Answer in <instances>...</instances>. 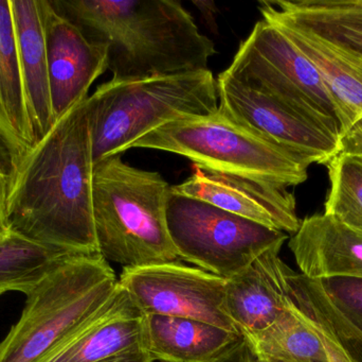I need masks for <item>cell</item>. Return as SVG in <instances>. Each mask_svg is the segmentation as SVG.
<instances>
[{"instance_id":"cell-9","label":"cell","mask_w":362,"mask_h":362,"mask_svg":"<svg viewBox=\"0 0 362 362\" xmlns=\"http://www.w3.org/2000/svg\"><path fill=\"white\" fill-rule=\"evenodd\" d=\"M227 282L180 261L127 268L118 278L144 316L193 319L240 335L226 312Z\"/></svg>"},{"instance_id":"cell-3","label":"cell","mask_w":362,"mask_h":362,"mask_svg":"<svg viewBox=\"0 0 362 362\" xmlns=\"http://www.w3.org/2000/svg\"><path fill=\"white\" fill-rule=\"evenodd\" d=\"M171 186L160 174L112 155L93 164V208L100 255L123 269L180 261L170 237Z\"/></svg>"},{"instance_id":"cell-22","label":"cell","mask_w":362,"mask_h":362,"mask_svg":"<svg viewBox=\"0 0 362 362\" xmlns=\"http://www.w3.org/2000/svg\"><path fill=\"white\" fill-rule=\"evenodd\" d=\"M259 359L283 362H327L320 338L308 317L293 303L267 329L246 339Z\"/></svg>"},{"instance_id":"cell-16","label":"cell","mask_w":362,"mask_h":362,"mask_svg":"<svg viewBox=\"0 0 362 362\" xmlns=\"http://www.w3.org/2000/svg\"><path fill=\"white\" fill-rule=\"evenodd\" d=\"M266 21L278 27L318 70L337 104L341 136L362 118V53L293 23Z\"/></svg>"},{"instance_id":"cell-15","label":"cell","mask_w":362,"mask_h":362,"mask_svg":"<svg viewBox=\"0 0 362 362\" xmlns=\"http://www.w3.org/2000/svg\"><path fill=\"white\" fill-rule=\"evenodd\" d=\"M288 247L306 278L362 280V232L329 215L315 214L301 220Z\"/></svg>"},{"instance_id":"cell-25","label":"cell","mask_w":362,"mask_h":362,"mask_svg":"<svg viewBox=\"0 0 362 362\" xmlns=\"http://www.w3.org/2000/svg\"><path fill=\"white\" fill-rule=\"evenodd\" d=\"M308 319L310 327L316 332L317 335L319 336L321 342H322L323 346H325L327 362H356L331 329H327L321 323L312 320L308 317Z\"/></svg>"},{"instance_id":"cell-1","label":"cell","mask_w":362,"mask_h":362,"mask_svg":"<svg viewBox=\"0 0 362 362\" xmlns=\"http://www.w3.org/2000/svg\"><path fill=\"white\" fill-rule=\"evenodd\" d=\"M87 98L10 168L6 198L10 231L70 255L100 254Z\"/></svg>"},{"instance_id":"cell-14","label":"cell","mask_w":362,"mask_h":362,"mask_svg":"<svg viewBox=\"0 0 362 362\" xmlns=\"http://www.w3.org/2000/svg\"><path fill=\"white\" fill-rule=\"evenodd\" d=\"M144 351V315L117 284L110 299L40 362H101Z\"/></svg>"},{"instance_id":"cell-31","label":"cell","mask_w":362,"mask_h":362,"mask_svg":"<svg viewBox=\"0 0 362 362\" xmlns=\"http://www.w3.org/2000/svg\"><path fill=\"white\" fill-rule=\"evenodd\" d=\"M2 295H0V297H1Z\"/></svg>"},{"instance_id":"cell-23","label":"cell","mask_w":362,"mask_h":362,"mask_svg":"<svg viewBox=\"0 0 362 362\" xmlns=\"http://www.w3.org/2000/svg\"><path fill=\"white\" fill-rule=\"evenodd\" d=\"M72 255L48 248L11 231L0 237V295L25 293Z\"/></svg>"},{"instance_id":"cell-5","label":"cell","mask_w":362,"mask_h":362,"mask_svg":"<svg viewBox=\"0 0 362 362\" xmlns=\"http://www.w3.org/2000/svg\"><path fill=\"white\" fill-rule=\"evenodd\" d=\"M117 284L100 254L64 259L25 293L18 321L0 341V362L42 361L110 299Z\"/></svg>"},{"instance_id":"cell-18","label":"cell","mask_w":362,"mask_h":362,"mask_svg":"<svg viewBox=\"0 0 362 362\" xmlns=\"http://www.w3.org/2000/svg\"><path fill=\"white\" fill-rule=\"evenodd\" d=\"M10 4L28 108L40 140L57 123L51 102L42 0H10Z\"/></svg>"},{"instance_id":"cell-19","label":"cell","mask_w":362,"mask_h":362,"mask_svg":"<svg viewBox=\"0 0 362 362\" xmlns=\"http://www.w3.org/2000/svg\"><path fill=\"white\" fill-rule=\"evenodd\" d=\"M0 142L10 168L37 142L19 66L10 0H0Z\"/></svg>"},{"instance_id":"cell-2","label":"cell","mask_w":362,"mask_h":362,"mask_svg":"<svg viewBox=\"0 0 362 362\" xmlns=\"http://www.w3.org/2000/svg\"><path fill=\"white\" fill-rule=\"evenodd\" d=\"M90 42L108 47L112 81L208 69L214 43L175 0H49Z\"/></svg>"},{"instance_id":"cell-11","label":"cell","mask_w":362,"mask_h":362,"mask_svg":"<svg viewBox=\"0 0 362 362\" xmlns=\"http://www.w3.org/2000/svg\"><path fill=\"white\" fill-rule=\"evenodd\" d=\"M45 38L55 121L88 97L93 83L108 69V47L90 42L78 27L42 0Z\"/></svg>"},{"instance_id":"cell-27","label":"cell","mask_w":362,"mask_h":362,"mask_svg":"<svg viewBox=\"0 0 362 362\" xmlns=\"http://www.w3.org/2000/svg\"><path fill=\"white\" fill-rule=\"evenodd\" d=\"M340 153L362 159V118L340 136Z\"/></svg>"},{"instance_id":"cell-12","label":"cell","mask_w":362,"mask_h":362,"mask_svg":"<svg viewBox=\"0 0 362 362\" xmlns=\"http://www.w3.org/2000/svg\"><path fill=\"white\" fill-rule=\"evenodd\" d=\"M171 191L286 234L293 235L301 225L293 193L269 183L194 166L192 176L171 186Z\"/></svg>"},{"instance_id":"cell-13","label":"cell","mask_w":362,"mask_h":362,"mask_svg":"<svg viewBox=\"0 0 362 362\" xmlns=\"http://www.w3.org/2000/svg\"><path fill=\"white\" fill-rule=\"evenodd\" d=\"M281 249L267 251L228 280L226 312L245 339L267 329L288 310L291 268L280 259Z\"/></svg>"},{"instance_id":"cell-30","label":"cell","mask_w":362,"mask_h":362,"mask_svg":"<svg viewBox=\"0 0 362 362\" xmlns=\"http://www.w3.org/2000/svg\"><path fill=\"white\" fill-rule=\"evenodd\" d=\"M253 362H283V361H272V359H259V358H257V357L255 356V359H253Z\"/></svg>"},{"instance_id":"cell-29","label":"cell","mask_w":362,"mask_h":362,"mask_svg":"<svg viewBox=\"0 0 362 362\" xmlns=\"http://www.w3.org/2000/svg\"><path fill=\"white\" fill-rule=\"evenodd\" d=\"M101 362H153L146 351H136V352L127 353L118 355Z\"/></svg>"},{"instance_id":"cell-26","label":"cell","mask_w":362,"mask_h":362,"mask_svg":"<svg viewBox=\"0 0 362 362\" xmlns=\"http://www.w3.org/2000/svg\"><path fill=\"white\" fill-rule=\"evenodd\" d=\"M255 355L248 342L240 336L229 348L208 362H253Z\"/></svg>"},{"instance_id":"cell-20","label":"cell","mask_w":362,"mask_h":362,"mask_svg":"<svg viewBox=\"0 0 362 362\" xmlns=\"http://www.w3.org/2000/svg\"><path fill=\"white\" fill-rule=\"evenodd\" d=\"M240 336L193 319L144 316V351L152 361L208 362Z\"/></svg>"},{"instance_id":"cell-24","label":"cell","mask_w":362,"mask_h":362,"mask_svg":"<svg viewBox=\"0 0 362 362\" xmlns=\"http://www.w3.org/2000/svg\"><path fill=\"white\" fill-rule=\"evenodd\" d=\"M329 189L325 214L362 232V159L339 153L327 165Z\"/></svg>"},{"instance_id":"cell-28","label":"cell","mask_w":362,"mask_h":362,"mask_svg":"<svg viewBox=\"0 0 362 362\" xmlns=\"http://www.w3.org/2000/svg\"><path fill=\"white\" fill-rule=\"evenodd\" d=\"M10 171L0 168V237L10 233L6 219V198H8Z\"/></svg>"},{"instance_id":"cell-10","label":"cell","mask_w":362,"mask_h":362,"mask_svg":"<svg viewBox=\"0 0 362 362\" xmlns=\"http://www.w3.org/2000/svg\"><path fill=\"white\" fill-rule=\"evenodd\" d=\"M219 106L234 118L305 159L327 166L340 153V137L265 91L223 72L217 78Z\"/></svg>"},{"instance_id":"cell-21","label":"cell","mask_w":362,"mask_h":362,"mask_svg":"<svg viewBox=\"0 0 362 362\" xmlns=\"http://www.w3.org/2000/svg\"><path fill=\"white\" fill-rule=\"evenodd\" d=\"M259 11L362 53V0H266Z\"/></svg>"},{"instance_id":"cell-7","label":"cell","mask_w":362,"mask_h":362,"mask_svg":"<svg viewBox=\"0 0 362 362\" xmlns=\"http://www.w3.org/2000/svg\"><path fill=\"white\" fill-rule=\"evenodd\" d=\"M170 237L178 257L199 269L230 280L288 235L206 202L170 191L167 202Z\"/></svg>"},{"instance_id":"cell-8","label":"cell","mask_w":362,"mask_h":362,"mask_svg":"<svg viewBox=\"0 0 362 362\" xmlns=\"http://www.w3.org/2000/svg\"><path fill=\"white\" fill-rule=\"evenodd\" d=\"M340 137L337 104L314 64L279 29L257 21L225 70Z\"/></svg>"},{"instance_id":"cell-6","label":"cell","mask_w":362,"mask_h":362,"mask_svg":"<svg viewBox=\"0 0 362 362\" xmlns=\"http://www.w3.org/2000/svg\"><path fill=\"white\" fill-rule=\"evenodd\" d=\"M187 157L206 171L297 186L308 178L310 164L234 118L218 106L206 116L165 123L132 145Z\"/></svg>"},{"instance_id":"cell-17","label":"cell","mask_w":362,"mask_h":362,"mask_svg":"<svg viewBox=\"0 0 362 362\" xmlns=\"http://www.w3.org/2000/svg\"><path fill=\"white\" fill-rule=\"evenodd\" d=\"M293 303L304 315L331 329L346 344L362 346V280L308 278L288 271Z\"/></svg>"},{"instance_id":"cell-4","label":"cell","mask_w":362,"mask_h":362,"mask_svg":"<svg viewBox=\"0 0 362 362\" xmlns=\"http://www.w3.org/2000/svg\"><path fill=\"white\" fill-rule=\"evenodd\" d=\"M218 106L217 79L210 69L108 81L87 98L93 161L122 155L157 128L213 114Z\"/></svg>"}]
</instances>
